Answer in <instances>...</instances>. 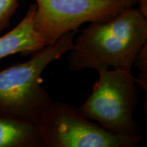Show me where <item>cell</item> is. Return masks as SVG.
<instances>
[{
	"mask_svg": "<svg viewBox=\"0 0 147 147\" xmlns=\"http://www.w3.org/2000/svg\"><path fill=\"white\" fill-rule=\"evenodd\" d=\"M121 3L125 8H128V7H134L136 5L138 0H117Z\"/></svg>",
	"mask_w": 147,
	"mask_h": 147,
	"instance_id": "8fae6325",
	"label": "cell"
},
{
	"mask_svg": "<svg viewBox=\"0 0 147 147\" xmlns=\"http://www.w3.org/2000/svg\"><path fill=\"white\" fill-rule=\"evenodd\" d=\"M39 127L45 147H136L141 140L112 133L65 102H53Z\"/></svg>",
	"mask_w": 147,
	"mask_h": 147,
	"instance_id": "277c9868",
	"label": "cell"
},
{
	"mask_svg": "<svg viewBox=\"0 0 147 147\" xmlns=\"http://www.w3.org/2000/svg\"><path fill=\"white\" fill-rule=\"evenodd\" d=\"M18 6V0H0V33L9 26Z\"/></svg>",
	"mask_w": 147,
	"mask_h": 147,
	"instance_id": "9c48e42d",
	"label": "cell"
},
{
	"mask_svg": "<svg viewBox=\"0 0 147 147\" xmlns=\"http://www.w3.org/2000/svg\"><path fill=\"white\" fill-rule=\"evenodd\" d=\"M147 42V18L134 7L125 8L112 18L91 23L74 40L67 56L69 69H131Z\"/></svg>",
	"mask_w": 147,
	"mask_h": 147,
	"instance_id": "6da1fadb",
	"label": "cell"
},
{
	"mask_svg": "<svg viewBox=\"0 0 147 147\" xmlns=\"http://www.w3.org/2000/svg\"><path fill=\"white\" fill-rule=\"evenodd\" d=\"M77 32L66 33L33 53L29 60L0 71V115L40 123L53 102L42 87V74L70 50Z\"/></svg>",
	"mask_w": 147,
	"mask_h": 147,
	"instance_id": "7a4b0ae2",
	"label": "cell"
},
{
	"mask_svg": "<svg viewBox=\"0 0 147 147\" xmlns=\"http://www.w3.org/2000/svg\"><path fill=\"white\" fill-rule=\"evenodd\" d=\"M35 1V29L48 45L84 23L109 20L125 8L117 0Z\"/></svg>",
	"mask_w": 147,
	"mask_h": 147,
	"instance_id": "5b68a950",
	"label": "cell"
},
{
	"mask_svg": "<svg viewBox=\"0 0 147 147\" xmlns=\"http://www.w3.org/2000/svg\"><path fill=\"white\" fill-rule=\"evenodd\" d=\"M97 72L98 80L78 110L112 133L141 138L133 117L137 91L136 78L131 69H102Z\"/></svg>",
	"mask_w": 147,
	"mask_h": 147,
	"instance_id": "3957f363",
	"label": "cell"
},
{
	"mask_svg": "<svg viewBox=\"0 0 147 147\" xmlns=\"http://www.w3.org/2000/svg\"><path fill=\"white\" fill-rule=\"evenodd\" d=\"M134 63L136 64L140 74L136 78V84L145 91L147 89V42L141 48Z\"/></svg>",
	"mask_w": 147,
	"mask_h": 147,
	"instance_id": "ba28073f",
	"label": "cell"
},
{
	"mask_svg": "<svg viewBox=\"0 0 147 147\" xmlns=\"http://www.w3.org/2000/svg\"><path fill=\"white\" fill-rule=\"evenodd\" d=\"M136 5H138V9L141 14L147 18V0H138Z\"/></svg>",
	"mask_w": 147,
	"mask_h": 147,
	"instance_id": "30bf717a",
	"label": "cell"
},
{
	"mask_svg": "<svg viewBox=\"0 0 147 147\" xmlns=\"http://www.w3.org/2000/svg\"><path fill=\"white\" fill-rule=\"evenodd\" d=\"M0 147H45L39 124L0 115Z\"/></svg>",
	"mask_w": 147,
	"mask_h": 147,
	"instance_id": "52a82bcc",
	"label": "cell"
},
{
	"mask_svg": "<svg viewBox=\"0 0 147 147\" xmlns=\"http://www.w3.org/2000/svg\"><path fill=\"white\" fill-rule=\"evenodd\" d=\"M35 10L36 4H31L22 21L10 32L0 37V60L16 53L23 56L32 55L49 45L35 29Z\"/></svg>",
	"mask_w": 147,
	"mask_h": 147,
	"instance_id": "8992f818",
	"label": "cell"
}]
</instances>
